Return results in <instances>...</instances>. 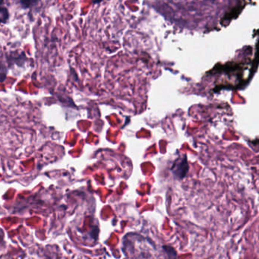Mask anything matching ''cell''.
<instances>
[{
	"instance_id": "obj_1",
	"label": "cell",
	"mask_w": 259,
	"mask_h": 259,
	"mask_svg": "<svg viewBox=\"0 0 259 259\" xmlns=\"http://www.w3.org/2000/svg\"><path fill=\"white\" fill-rule=\"evenodd\" d=\"M0 13H2V15L0 16V21L2 22H5L8 18V12L7 9L5 8H0Z\"/></svg>"
}]
</instances>
